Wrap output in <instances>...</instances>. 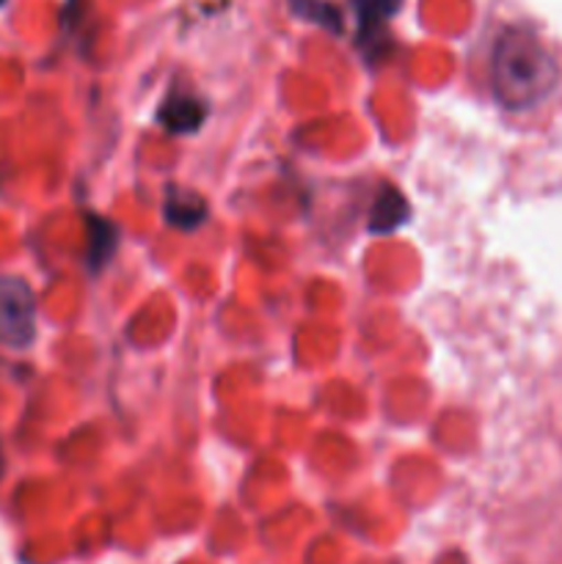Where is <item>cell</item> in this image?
I'll use <instances>...</instances> for the list:
<instances>
[{
	"mask_svg": "<svg viewBox=\"0 0 562 564\" xmlns=\"http://www.w3.org/2000/svg\"><path fill=\"white\" fill-rule=\"evenodd\" d=\"M560 83V64L527 28H505L490 55V88L501 108L529 110L551 97Z\"/></svg>",
	"mask_w": 562,
	"mask_h": 564,
	"instance_id": "obj_1",
	"label": "cell"
},
{
	"mask_svg": "<svg viewBox=\"0 0 562 564\" xmlns=\"http://www.w3.org/2000/svg\"><path fill=\"white\" fill-rule=\"evenodd\" d=\"M36 339V297L28 281L17 275L0 279V345L25 350Z\"/></svg>",
	"mask_w": 562,
	"mask_h": 564,
	"instance_id": "obj_2",
	"label": "cell"
},
{
	"mask_svg": "<svg viewBox=\"0 0 562 564\" xmlns=\"http://www.w3.org/2000/svg\"><path fill=\"white\" fill-rule=\"evenodd\" d=\"M158 119L171 132H196L207 119V105L191 91H174L163 99Z\"/></svg>",
	"mask_w": 562,
	"mask_h": 564,
	"instance_id": "obj_3",
	"label": "cell"
},
{
	"mask_svg": "<svg viewBox=\"0 0 562 564\" xmlns=\"http://www.w3.org/2000/svg\"><path fill=\"white\" fill-rule=\"evenodd\" d=\"M408 215H411V207H408L406 196L397 187H383L375 196L372 213H369V229L375 235H380V231H395L406 224Z\"/></svg>",
	"mask_w": 562,
	"mask_h": 564,
	"instance_id": "obj_4",
	"label": "cell"
},
{
	"mask_svg": "<svg viewBox=\"0 0 562 564\" xmlns=\"http://www.w3.org/2000/svg\"><path fill=\"white\" fill-rule=\"evenodd\" d=\"M204 215H207V204H204V198L196 196V193L171 191L169 198H165V220H169L171 226H176V229H196L204 220Z\"/></svg>",
	"mask_w": 562,
	"mask_h": 564,
	"instance_id": "obj_5",
	"label": "cell"
},
{
	"mask_svg": "<svg viewBox=\"0 0 562 564\" xmlns=\"http://www.w3.org/2000/svg\"><path fill=\"white\" fill-rule=\"evenodd\" d=\"M402 6V0H356V14H358V28H361V39L372 42L380 31L386 28V22L397 14V9Z\"/></svg>",
	"mask_w": 562,
	"mask_h": 564,
	"instance_id": "obj_6",
	"label": "cell"
},
{
	"mask_svg": "<svg viewBox=\"0 0 562 564\" xmlns=\"http://www.w3.org/2000/svg\"><path fill=\"white\" fill-rule=\"evenodd\" d=\"M116 242H119V231L110 220L88 218V264H91V270H99L108 262Z\"/></svg>",
	"mask_w": 562,
	"mask_h": 564,
	"instance_id": "obj_7",
	"label": "cell"
},
{
	"mask_svg": "<svg viewBox=\"0 0 562 564\" xmlns=\"http://www.w3.org/2000/svg\"><path fill=\"white\" fill-rule=\"evenodd\" d=\"M290 3L303 20L317 22V25L328 28V31H339L342 28L339 11H336L331 3H323V0H290Z\"/></svg>",
	"mask_w": 562,
	"mask_h": 564,
	"instance_id": "obj_8",
	"label": "cell"
},
{
	"mask_svg": "<svg viewBox=\"0 0 562 564\" xmlns=\"http://www.w3.org/2000/svg\"><path fill=\"white\" fill-rule=\"evenodd\" d=\"M0 477H3V446H0Z\"/></svg>",
	"mask_w": 562,
	"mask_h": 564,
	"instance_id": "obj_9",
	"label": "cell"
}]
</instances>
